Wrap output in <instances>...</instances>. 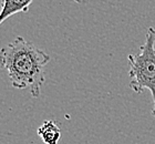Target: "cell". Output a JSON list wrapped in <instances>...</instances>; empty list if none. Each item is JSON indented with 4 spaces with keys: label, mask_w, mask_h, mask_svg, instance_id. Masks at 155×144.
Returning <instances> with one entry per match:
<instances>
[{
    "label": "cell",
    "mask_w": 155,
    "mask_h": 144,
    "mask_svg": "<svg viewBox=\"0 0 155 144\" xmlns=\"http://www.w3.org/2000/svg\"><path fill=\"white\" fill-rule=\"evenodd\" d=\"M50 59L47 52L20 35L0 49V65L7 71L12 86L28 89L33 98L41 94L45 68Z\"/></svg>",
    "instance_id": "1"
},
{
    "label": "cell",
    "mask_w": 155,
    "mask_h": 144,
    "mask_svg": "<svg viewBox=\"0 0 155 144\" xmlns=\"http://www.w3.org/2000/svg\"><path fill=\"white\" fill-rule=\"evenodd\" d=\"M130 88L135 93L149 90L152 94V115L155 116V29L149 28L140 52L129 55Z\"/></svg>",
    "instance_id": "2"
},
{
    "label": "cell",
    "mask_w": 155,
    "mask_h": 144,
    "mask_svg": "<svg viewBox=\"0 0 155 144\" xmlns=\"http://www.w3.org/2000/svg\"><path fill=\"white\" fill-rule=\"evenodd\" d=\"M33 0H1L0 25L9 17L19 12H28Z\"/></svg>",
    "instance_id": "3"
},
{
    "label": "cell",
    "mask_w": 155,
    "mask_h": 144,
    "mask_svg": "<svg viewBox=\"0 0 155 144\" xmlns=\"http://www.w3.org/2000/svg\"><path fill=\"white\" fill-rule=\"evenodd\" d=\"M37 133L45 144H58L61 138V130L52 120L45 121L37 130Z\"/></svg>",
    "instance_id": "4"
},
{
    "label": "cell",
    "mask_w": 155,
    "mask_h": 144,
    "mask_svg": "<svg viewBox=\"0 0 155 144\" xmlns=\"http://www.w3.org/2000/svg\"><path fill=\"white\" fill-rule=\"evenodd\" d=\"M74 1H75V2H78V3H79V2H81V1H82V0H74Z\"/></svg>",
    "instance_id": "5"
}]
</instances>
